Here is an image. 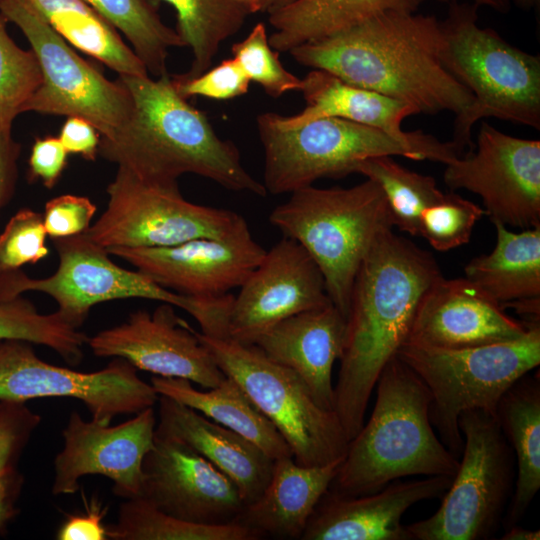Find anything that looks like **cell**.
<instances>
[{
	"mask_svg": "<svg viewBox=\"0 0 540 540\" xmlns=\"http://www.w3.org/2000/svg\"><path fill=\"white\" fill-rule=\"evenodd\" d=\"M290 194L271 211L269 222L311 256L330 301L347 318L363 259L377 236L393 227L386 198L370 179L348 188L310 185Z\"/></svg>",
	"mask_w": 540,
	"mask_h": 540,
	"instance_id": "obj_6",
	"label": "cell"
},
{
	"mask_svg": "<svg viewBox=\"0 0 540 540\" xmlns=\"http://www.w3.org/2000/svg\"><path fill=\"white\" fill-rule=\"evenodd\" d=\"M345 338L346 318L330 302L281 321L254 345L296 373L321 408L334 411L332 369L342 356Z\"/></svg>",
	"mask_w": 540,
	"mask_h": 540,
	"instance_id": "obj_23",
	"label": "cell"
},
{
	"mask_svg": "<svg viewBox=\"0 0 540 540\" xmlns=\"http://www.w3.org/2000/svg\"><path fill=\"white\" fill-rule=\"evenodd\" d=\"M515 3L522 8H533L539 4L540 0H514Z\"/></svg>",
	"mask_w": 540,
	"mask_h": 540,
	"instance_id": "obj_52",
	"label": "cell"
},
{
	"mask_svg": "<svg viewBox=\"0 0 540 540\" xmlns=\"http://www.w3.org/2000/svg\"><path fill=\"white\" fill-rule=\"evenodd\" d=\"M452 481L448 476L390 482L365 495L343 496L329 490L311 515L302 540H411L402 524L414 504L441 498Z\"/></svg>",
	"mask_w": 540,
	"mask_h": 540,
	"instance_id": "obj_22",
	"label": "cell"
},
{
	"mask_svg": "<svg viewBox=\"0 0 540 540\" xmlns=\"http://www.w3.org/2000/svg\"><path fill=\"white\" fill-rule=\"evenodd\" d=\"M196 334L223 374L234 379L275 426L296 463L322 466L344 458L348 439L336 413L321 408L296 373L254 344Z\"/></svg>",
	"mask_w": 540,
	"mask_h": 540,
	"instance_id": "obj_10",
	"label": "cell"
},
{
	"mask_svg": "<svg viewBox=\"0 0 540 540\" xmlns=\"http://www.w3.org/2000/svg\"><path fill=\"white\" fill-rule=\"evenodd\" d=\"M68 43L121 75L149 73L120 33L84 0H27Z\"/></svg>",
	"mask_w": 540,
	"mask_h": 540,
	"instance_id": "obj_31",
	"label": "cell"
},
{
	"mask_svg": "<svg viewBox=\"0 0 540 540\" xmlns=\"http://www.w3.org/2000/svg\"><path fill=\"white\" fill-rule=\"evenodd\" d=\"M156 415L149 407L116 426L86 421L74 411L62 431L64 445L54 460V495L78 491L81 477L99 474L124 499L140 496L142 464L155 438Z\"/></svg>",
	"mask_w": 540,
	"mask_h": 540,
	"instance_id": "obj_16",
	"label": "cell"
},
{
	"mask_svg": "<svg viewBox=\"0 0 540 540\" xmlns=\"http://www.w3.org/2000/svg\"><path fill=\"white\" fill-rule=\"evenodd\" d=\"M113 540H256L257 533L238 521L223 524L188 522L169 515L142 498L121 503L116 523L107 527Z\"/></svg>",
	"mask_w": 540,
	"mask_h": 540,
	"instance_id": "obj_33",
	"label": "cell"
},
{
	"mask_svg": "<svg viewBox=\"0 0 540 540\" xmlns=\"http://www.w3.org/2000/svg\"><path fill=\"white\" fill-rule=\"evenodd\" d=\"M53 242L59 259L56 271L45 278L29 277L20 269L0 274V303L27 291L41 292L52 297L57 311L77 328L93 306L112 300L149 299L187 313L192 307V296L173 292L138 270L120 267L86 233Z\"/></svg>",
	"mask_w": 540,
	"mask_h": 540,
	"instance_id": "obj_13",
	"label": "cell"
},
{
	"mask_svg": "<svg viewBox=\"0 0 540 540\" xmlns=\"http://www.w3.org/2000/svg\"><path fill=\"white\" fill-rule=\"evenodd\" d=\"M0 12V130L12 128L17 115L42 82L37 58L19 47L7 30Z\"/></svg>",
	"mask_w": 540,
	"mask_h": 540,
	"instance_id": "obj_37",
	"label": "cell"
},
{
	"mask_svg": "<svg viewBox=\"0 0 540 540\" xmlns=\"http://www.w3.org/2000/svg\"><path fill=\"white\" fill-rule=\"evenodd\" d=\"M396 356L425 383L431 395L430 420L443 444L460 458L459 417L480 409L495 414L503 394L540 364V325L513 341L445 349L405 342Z\"/></svg>",
	"mask_w": 540,
	"mask_h": 540,
	"instance_id": "obj_8",
	"label": "cell"
},
{
	"mask_svg": "<svg viewBox=\"0 0 540 540\" xmlns=\"http://www.w3.org/2000/svg\"><path fill=\"white\" fill-rule=\"evenodd\" d=\"M68 154L58 137L36 138L28 160L29 180L41 181L44 187L52 189L67 166Z\"/></svg>",
	"mask_w": 540,
	"mask_h": 540,
	"instance_id": "obj_44",
	"label": "cell"
},
{
	"mask_svg": "<svg viewBox=\"0 0 540 540\" xmlns=\"http://www.w3.org/2000/svg\"><path fill=\"white\" fill-rule=\"evenodd\" d=\"M375 388L369 420L348 442L328 490L358 496L408 476L453 478L459 458L433 429L431 395L419 376L394 356L381 371Z\"/></svg>",
	"mask_w": 540,
	"mask_h": 540,
	"instance_id": "obj_4",
	"label": "cell"
},
{
	"mask_svg": "<svg viewBox=\"0 0 540 540\" xmlns=\"http://www.w3.org/2000/svg\"><path fill=\"white\" fill-rule=\"evenodd\" d=\"M496 244L465 266V277L504 308L540 297V226L512 232L494 221Z\"/></svg>",
	"mask_w": 540,
	"mask_h": 540,
	"instance_id": "obj_30",
	"label": "cell"
},
{
	"mask_svg": "<svg viewBox=\"0 0 540 540\" xmlns=\"http://www.w3.org/2000/svg\"><path fill=\"white\" fill-rule=\"evenodd\" d=\"M264 149V187L278 195L292 193L324 177L355 173L370 157L390 155L447 164L458 157L455 147L438 139L419 144L400 140L371 126L340 118H320L284 129L270 112L257 117Z\"/></svg>",
	"mask_w": 540,
	"mask_h": 540,
	"instance_id": "obj_7",
	"label": "cell"
},
{
	"mask_svg": "<svg viewBox=\"0 0 540 540\" xmlns=\"http://www.w3.org/2000/svg\"><path fill=\"white\" fill-rule=\"evenodd\" d=\"M105 211L86 235L105 249L168 247L198 238L224 239L249 229L238 213L192 203L177 182H152L118 167Z\"/></svg>",
	"mask_w": 540,
	"mask_h": 540,
	"instance_id": "obj_11",
	"label": "cell"
},
{
	"mask_svg": "<svg viewBox=\"0 0 540 540\" xmlns=\"http://www.w3.org/2000/svg\"><path fill=\"white\" fill-rule=\"evenodd\" d=\"M458 424L457 471L435 513L406 525L411 540H487L502 525L516 476L512 448L493 413L468 410Z\"/></svg>",
	"mask_w": 540,
	"mask_h": 540,
	"instance_id": "obj_9",
	"label": "cell"
},
{
	"mask_svg": "<svg viewBox=\"0 0 540 540\" xmlns=\"http://www.w3.org/2000/svg\"><path fill=\"white\" fill-rule=\"evenodd\" d=\"M155 435L180 441L202 455L238 487L245 506L266 488L274 460L255 444L198 411L159 395Z\"/></svg>",
	"mask_w": 540,
	"mask_h": 540,
	"instance_id": "obj_24",
	"label": "cell"
},
{
	"mask_svg": "<svg viewBox=\"0 0 540 540\" xmlns=\"http://www.w3.org/2000/svg\"><path fill=\"white\" fill-rule=\"evenodd\" d=\"M159 285L193 297H214L239 288L266 250L250 229L224 239L198 238L168 247L107 249Z\"/></svg>",
	"mask_w": 540,
	"mask_h": 540,
	"instance_id": "obj_20",
	"label": "cell"
},
{
	"mask_svg": "<svg viewBox=\"0 0 540 540\" xmlns=\"http://www.w3.org/2000/svg\"><path fill=\"white\" fill-rule=\"evenodd\" d=\"M84 1L124 35L149 75L167 74L169 50L184 44L177 31L162 21L153 0Z\"/></svg>",
	"mask_w": 540,
	"mask_h": 540,
	"instance_id": "obj_34",
	"label": "cell"
},
{
	"mask_svg": "<svg viewBox=\"0 0 540 540\" xmlns=\"http://www.w3.org/2000/svg\"><path fill=\"white\" fill-rule=\"evenodd\" d=\"M485 214L482 207L460 195L444 194L420 215L419 236L437 251L468 243L473 228Z\"/></svg>",
	"mask_w": 540,
	"mask_h": 540,
	"instance_id": "obj_39",
	"label": "cell"
},
{
	"mask_svg": "<svg viewBox=\"0 0 540 540\" xmlns=\"http://www.w3.org/2000/svg\"><path fill=\"white\" fill-rule=\"evenodd\" d=\"M139 498L200 524L235 522L245 503L236 484L186 444L155 435L142 464Z\"/></svg>",
	"mask_w": 540,
	"mask_h": 540,
	"instance_id": "obj_18",
	"label": "cell"
},
{
	"mask_svg": "<svg viewBox=\"0 0 540 540\" xmlns=\"http://www.w3.org/2000/svg\"><path fill=\"white\" fill-rule=\"evenodd\" d=\"M107 507L91 500L86 504L85 511L69 515L57 531L58 540H106L107 527L103 519L107 513Z\"/></svg>",
	"mask_w": 540,
	"mask_h": 540,
	"instance_id": "obj_45",
	"label": "cell"
},
{
	"mask_svg": "<svg viewBox=\"0 0 540 540\" xmlns=\"http://www.w3.org/2000/svg\"><path fill=\"white\" fill-rule=\"evenodd\" d=\"M530 326L507 315L501 304L466 277L441 276L423 295L406 342L470 348L517 340Z\"/></svg>",
	"mask_w": 540,
	"mask_h": 540,
	"instance_id": "obj_21",
	"label": "cell"
},
{
	"mask_svg": "<svg viewBox=\"0 0 540 540\" xmlns=\"http://www.w3.org/2000/svg\"><path fill=\"white\" fill-rule=\"evenodd\" d=\"M305 108L294 115L270 112L273 122L284 129L299 127L320 118H340L378 128L400 140L428 144L437 138L420 131L402 129L405 118L418 114L402 101L347 83L320 69H312L303 79L300 90Z\"/></svg>",
	"mask_w": 540,
	"mask_h": 540,
	"instance_id": "obj_25",
	"label": "cell"
},
{
	"mask_svg": "<svg viewBox=\"0 0 540 540\" xmlns=\"http://www.w3.org/2000/svg\"><path fill=\"white\" fill-rule=\"evenodd\" d=\"M1 1H2V0H0V2H1Z\"/></svg>",
	"mask_w": 540,
	"mask_h": 540,
	"instance_id": "obj_54",
	"label": "cell"
},
{
	"mask_svg": "<svg viewBox=\"0 0 540 540\" xmlns=\"http://www.w3.org/2000/svg\"><path fill=\"white\" fill-rule=\"evenodd\" d=\"M441 22L416 12L386 11L289 51L299 64L412 106L417 113L462 115L472 93L445 67Z\"/></svg>",
	"mask_w": 540,
	"mask_h": 540,
	"instance_id": "obj_2",
	"label": "cell"
},
{
	"mask_svg": "<svg viewBox=\"0 0 540 540\" xmlns=\"http://www.w3.org/2000/svg\"><path fill=\"white\" fill-rule=\"evenodd\" d=\"M58 138L68 153L78 154L89 161H94L98 156L100 134L84 118L67 117Z\"/></svg>",
	"mask_w": 540,
	"mask_h": 540,
	"instance_id": "obj_46",
	"label": "cell"
},
{
	"mask_svg": "<svg viewBox=\"0 0 540 540\" xmlns=\"http://www.w3.org/2000/svg\"><path fill=\"white\" fill-rule=\"evenodd\" d=\"M243 5L249 14L268 10L271 0H236Z\"/></svg>",
	"mask_w": 540,
	"mask_h": 540,
	"instance_id": "obj_51",
	"label": "cell"
},
{
	"mask_svg": "<svg viewBox=\"0 0 540 540\" xmlns=\"http://www.w3.org/2000/svg\"><path fill=\"white\" fill-rule=\"evenodd\" d=\"M47 236L41 213L29 208L17 211L0 234V274L46 257Z\"/></svg>",
	"mask_w": 540,
	"mask_h": 540,
	"instance_id": "obj_40",
	"label": "cell"
},
{
	"mask_svg": "<svg viewBox=\"0 0 540 540\" xmlns=\"http://www.w3.org/2000/svg\"><path fill=\"white\" fill-rule=\"evenodd\" d=\"M40 422V415L25 402L0 400V478L17 471L18 461Z\"/></svg>",
	"mask_w": 540,
	"mask_h": 540,
	"instance_id": "obj_42",
	"label": "cell"
},
{
	"mask_svg": "<svg viewBox=\"0 0 540 540\" xmlns=\"http://www.w3.org/2000/svg\"><path fill=\"white\" fill-rule=\"evenodd\" d=\"M177 92L185 99L202 96L214 100H230L246 94L250 79L232 57L195 77L171 76Z\"/></svg>",
	"mask_w": 540,
	"mask_h": 540,
	"instance_id": "obj_41",
	"label": "cell"
},
{
	"mask_svg": "<svg viewBox=\"0 0 540 540\" xmlns=\"http://www.w3.org/2000/svg\"><path fill=\"white\" fill-rule=\"evenodd\" d=\"M173 7L176 31L193 61L184 77H195L211 67L220 45L236 34L249 15L236 0H160Z\"/></svg>",
	"mask_w": 540,
	"mask_h": 540,
	"instance_id": "obj_32",
	"label": "cell"
},
{
	"mask_svg": "<svg viewBox=\"0 0 540 540\" xmlns=\"http://www.w3.org/2000/svg\"><path fill=\"white\" fill-rule=\"evenodd\" d=\"M355 173L379 185L389 206L393 226L411 236H419L422 211L444 195L433 177L401 166L390 155L361 161Z\"/></svg>",
	"mask_w": 540,
	"mask_h": 540,
	"instance_id": "obj_35",
	"label": "cell"
},
{
	"mask_svg": "<svg viewBox=\"0 0 540 540\" xmlns=\"http://www.w3.org/2000/svg\"><path fill=\"white\" fill-rule=\"evenodd\" d=\"M22 483L23 478L18 471L0 478V527L18 513L15 502Z\"/></svg>",
	"mask_w": 540,
	"mask_h": 540,
	"instance_id": "obj_48",
	"label": "cell"
},
{
	"mask_svg": "<svg viewBox=\"0 0 540 540\" xmlns=\"http://www.w3.org/2000/svg\"><path fill=\"white\" fill-rule=\"evenodd\" d=\"M97 211L96 205L85 196L64 194L50 199L44 208L43 223L52 239L86 233Z\"/></svg>",
	"mask_w": 540,
	"mask_h": 540,
	"instance_id": "obj_43",
	"label": "cell"
},
{
	"mask_svg": "<svg viewBox=\"0 0 540 540\" xmlns=\"http://www.w3.org/2000/svg\"><path fill=\"white\" fill-rule=\"evenodd\" d=\"M451 189L479 195L492 222L540 226V141L507 135L482 122L471 151L446 164Z\"/></svg>",
	"mask_w": 540,
	"mask_h": 540,
	"instance_id": "obj_15",
	"label": "cell"
},
{
	"mask_svg": "<svg viewBox=\"0 0 540 540\" xmlns=\"http://www.w3.org/2000/svg\"><path fill=\"white\" fill-rule=\"evenodd\" d=\"M159 395L170 397L246 438L273 460L293 457L275 426L255 406L231 377L207 391L182 378L153 376L150 383Z\"/></svg>",
	"mask_w": 540,
	"mask_h": 540,
	"instance_id": "obj_28",
	"label": "cell"
},
{
	"mask_svg": "<svg viewBox=\"0 0 540 540\" xmlns=\"http://www.w3.org/2000/svg\"><path fill=\"white\" fill-rule=\"evenodd\" d=\"M21 144L12 134V128L0 130V209L12 198L17 176Z\"/></svg>",
	"mask_w": 540,
	"mask_h": 540,
	"instance_id": "obj_47",
	"label": "cell"
},
{
	"mask_svg": "<svg viewBox=\"0 0 540 540\" xmlns=\"http://www.w3.org/2000/svg\"><path fill=\"white\" fill-rule=\"evenodd\" d=\"M20 340L0 342V400L25 402L47 397L81 401L92 420L110 424L115 416L137 414L154 407L159 394L122 358L105 368L80 372L49 364Z\"/></svg>",
	"mask_w": 540,
	"mask_h": 540,
	"instance_id": "obj_14",
	"label": "cell"
},
{
	"mask_svg": "<svg viewBox=\"0 0 540 540\" xmlns=\"http://www.w3.org/2000/svg\"><path fill=\"white\" fill-rule=\"evenodd\" d=\"M0 12L23 33L42 74V82L23 113L81 117L102 137L124 124L132 100L119 80L107 79L78 55L27 0H2Z\"/></svg>",
	"mask_w": 540,
	"mask_h": 540,
	"instance_id": "obj_12",
	"label": "cell"
},
{
	"mask_svg": "<svg viewBox=\"0 0 540 540\" xmlns=\"http://www.w3.org/2000/svg\"><path fill=\"white\" fill-rule=\"evenodd\" d=\"M441 22L442 62L473 95L455 117L451 140L459 157L474 144L471 130L483 118L540 129V58L511 45L496 31L478 25L477 4L451 2Z\"/></svg>",
	"mask_w": 540,
	"mask_h": 540,
	"instance_id": "obj_5",
	"label": "cell"
},
{
	"mask_svg": "<svg viewBox=\"0 0 540 540\" xmlns=\"http://www.w3.org/2000/svg\"><path fill=\"white\" fill-rule=\"evenodd\" d=\"M439 2H455L457 0H435ZM478 6L483 5L496 10L500 13H506L510 9L511 0H469Z\"/></svg>",
	"mask_w": 540,
	"mask_h": 540,
	"instance_id": "obj_50",
	"label": "cell"
},
{
	"mask_svg": "<svg viewBox=\"0 0 540 540\" xmlns=\"http://www.w3.org/2000/svg\"><path fill=\"white\" fill-rule=\"evenodd\" d=\"M118 80L130 94L132 109L112 135L100 136L98 155L147 181L177 182L181 175L195 174L231 191L266 196L235 144L217 135L206 114L177 92L168 73Z\"/></svg>",
	"mask_w": 540,
	"mask_h": 540,
	"instance_id": "obj_3",
	"label": "cell"
},
{
	"mask_svg": "<svg viewBox=\"0 0 540 540\" xmlns=\"http://www.w3.org/2000/svg\"><path fill=\"white\" fill-rule=\"evenodd\" d=\"M88 339L58 311L42 314L21 296L0 303V341L20 340L47 346L68 364L77 365Z\"/></svg>",
	"mask_w": 540,
	"mask_h": 540,
	"instance_id": "obj_36",
	"label": "cell"
},
{
	"mask_svg": "<svg viewBox=\"0 0 540 540\" xmlns=\"http://www.w3.org/2000/svg\"><path fill=\"white\" fill-rule=\"evenodd\" d=\"M495 417L512 448L516 476L502 526L518 524L540 488V380L526 373L500 398Z\"/></svg>",
	"mask_w": 540,
	"mask_h": 540,
	"instance_id": "obj_27",
	"label": "cell"
},
{
	"mask_svg": "<svg viewBox=\"0 0 540 540\" xmlns=\"http://www.w3.org/2000/svg\"><path fill=\"white\" fill-rule=\"evenodd\" d=\"M87 345L98 357L122 358L137 370L186 379L207 389L225 378L196 330L167 303L152 313H131L122 324L89 338Z\"/></svg>",
	"mask_w": 540,
	"mask_h": 540,
	"instance_id": "obj_19",
	"label": "cell"
},
{
	"mask_svg": "<svg viewBox=\"0 0 540 540\" xmlns=\"http://www.w3.org/2000/svg\"><path fill=\"white\" fill-rule=\"evenodd\" d=\"M442 275L435 258L392 228L375 239L356 274L334 412L348 442L364 424L381 371L408 340L418 305Z\"/></svg>",
	"mask_w": 540,
	"mask_h": 540,
	"instance_id": "obj_1",
	"label": "cell"
},
{
	"mask_svg": "<svg viewBox=\"0 0 540 540\" xmlns=\"http://www.w3.org/2000/svg\"><path fill=\"white\" fill-rule=\"evenodd\" d=\"M239 288L228 331L230 339L245 345L255 344L281 321L331 302L315 261L299 243L287 237L266 251Z\"/></svg>",
	"mask_w": 540,
	"mask_h": 540,
	"instance_id": "obj_17",
	"label": "cell"
},
{
	"mask_svg": "<svg viewBox=\"0 0 540 540\" xmlns=\"http://www.w3.org/2000/svg\"><path fill=\"white\" fill-rule=\"evenodd\" d=\"M424 0H292L269 10L273 49L293 48L331 36L386 11L416 12Z\"/></svg>",
	"mask_w": 540,
	"mask_h": 540,
	"instance_id": "obj_29",
	"label": "cell"
},
{
	"mask_svg": "<svg viewBox=\"0 0 540 540\" xmlns=\"http://www.w3.org/2000/svg\"><path fill=\"white\" fill-rule=\"evenodd\" d=\"M502 540H539L540 531L513 525L505 530Z\"/></svg>",
	"mask_w": 540,
	"mask_h": 540,
	"instance_id": "obj_49",
	"label": "cell"
},
{
	"mask_svg": "<svg viewBox=\"0 0 540 540\" xmlns=\"http://www.w3.org/2000/svg\"><path fill=\"white\" fill-rule=\"evenodd\" d=\"M343 459L322 466H304L293 457L274 460L271 478L262 494L246 505L238 522L261 538L301 539L322 496Z\"/></svg>",
	"mask_w": 540,
	"mask_h": 540,
	"instance_id": "obj_26",
	"label": "cell"
},
{
	"mask_svg": "<svg viewBox=\"0 0 540 540\" xmlns=\"http://www.w3.org/2000/svg\"><path fill=\"white\" fill-rule=\"evenodd\" d=\"M291 1L292 0H271V4H270L267 11H269V10H271L273 8L285 5V4H287V3L291 2Z\"/></svg>",
	"mask_w": 540,
	"mask_h": 540,
	"instance_id": "obj_53",
	"label": "cell"
},
{
	"mask_svg": "<svg viewBox=\"0 0 540 540\" xmlns=\"http://www.w3.org/2000/svg\"><path fill=\"white\" fill-rule=\"evenodd\" d=\"M231 52L250 81L261 86L269 96L278 98L287 92L301 90L302 79L283 66L279 52L269 43L263 22L255 24L244 39L234 43Z\"/></svg>",
	"mask_w": 540,
	"mask_h": 540,
	"instance_id": "obj_38",
	"label": "cell"
}]
</instances>
